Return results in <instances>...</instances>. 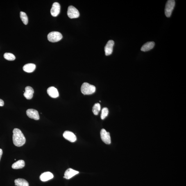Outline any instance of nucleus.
<instances>
[{
    "mask_svg": "<svg viewBox=\"0 0 186 186\" xmlns=\"http://www.w3.org/2000/svg\"><path fill=\"white\" fill-rule=\"evenodd\" d=\"M12 140L14 145L16 146H22L26 142V138L21 131L17 128L14 129L13 131Z\"/></svg>",
    "mask_w": 186,
    "mask_h": 186,
    "instance_id": "nucleus-1",
    "label": "nucleus"
},
{
    "mask_svg": "<svg viewBox=\"0 0 186 186\" xmlns=\"http://www.w3.org/2000/svg\"><path fill=\"white\" fill-rule=\"evenodd\" d=\"M81 90L82 94L84 95L92 94L96 92V88L94 85L85 83L82 85Z\"/></svg>",
    "mask_w": 186,
    "mask_h": 186,
    "instance_id": "nucleus-2",
    "label": "nucleus"
},
{
    "mask_svg": "<svg viewBox=\"0 0 186 186\" xmlns=\"http://www.w3.org/2000/svg\"><path fill=\"white\" fill-rule=\"evenodd\" d=\"M48 40L52 42H59L62 38L61 33L58 31H52L48 34L47 36Z\"/></svg>",
    "mask_w": 186,
    "mask_h": 186,
    "instance_id": "nucleus-3",
    "label": "nucleus"
},
{
    "mask_svg": "<svg viewBox=\"0 0 186 186\" xmlns=\"http://www.w3.org/2000/svg\"><path fill=\"white\" fill-rule=\"evenodd\" d=\"M175 5L174 0H169L167 1L165 9V15L167 17L171 16Z\"/></svg>",
    "mask_w": 186,
    "mask_h": 186,
    "instance_id": "nucleus-4",
    "label": "nucleus"
},
{
    "mask_svg": "<svg viewBox=\"0 0 186 186\" xmlns=\"http://www.w3.org/2000/svg\"><path fill=\"white\" fill-rule=\"evenodd\" d=\"M67 15L69 18L71 19L77 18L79 17V12L74 6H70L68 8Z\"/></svg>",
    "mask_w": 186,
    "mask_h": 186,
    "instance_id": "nucleus-5",
    "label": "nucleus"
},
{
    "mask_svg": "<svg viewBox=\"0 0 186 186\" xmlns=\"http://www.w3.org/2000/svg\"><path fill=\"white\" fill-rule=\"evenodd\" d=\"M101 135L102 140L105 144H109L111 143V140L109 132H107L103 129L101 131Z\"/></svg>",
    "mask_w": 186,
    "mask_h": 186,
    "instance_id": "nucleus-6",
    "label": "nucleus"
},
{
    "mask_svg": "<svg viewBox=\"0 0 186 186\" xmlns=\"http://www.w3.org/2000/svg\"><path fill=\"white\" fill-rule=\"evenodd\" d=\"M26 114L29 117L35 120H38L40 118L38 111L34 109H28L27 110Z\"/></svg>",
    "mask_w": 186,
    "mask_h": 186,
    "instance_id": "nucleus-7",
    "label": "nucleus"
},
{
    "mask_svg": "<svg viewBox=\"0 0 186 186\" xmlns=\"http://www.w3.org/2000/svg\"><path fill=\"white\" fill-rule=\"evenodd\" d=\"M114 44V42L112 40H109L107 43L105 47V55L106 56H109L112 54Z\"/></svg>",
    "mask_w": 186,
    "mask_h": 186,
    "instance_id": "nucleus-8",
    "label": "nucleus"
},
{
    "mask_svg": "<svg viewBox=\"0 0 186 186\" xmlns=\"http://www.w3.org/2000/svg\"><path fill=\"white\" fill-rule=\"evenodd\" d=\"M60 6L59 3L55 2L53 3L51 9V12L53 17H56L60 12Z\"/></svg>",
    "mask_w": 186,
    "mask_h": 186,
    "instance_id": "nucleus-9",
    "label": "nucleus"
},
{
    "mask_svg": "<svg viewBox=\"0 0 186 186\" xmlns=\"http://www.w3.org/2000/svg\"><path fill=\"white\" fill-rule=\"evenodd\" d=\"M63 137L67 140L71 142H74L77 140V137L72 132L66 131L64 132Z\"/></svg>",
    "mask_w": 186,
    "mask_h": 186,
    "instance_id": "nucleus-10",
    "label": "nucleus"
},
{
    "mask_svg": "<svg viewBox=\"0 0 186 186\" xmlns=\"http://www.w3.org/2000/svg\"><path fill=\"white\" fill-rule=\"evenodd\" d=\"M79 173V172L78 171L69 168L66 171L64 178L67 179H69L75 175L78 174Z\"/></svg>",
    "mask_w": 186,
    "mask_h": 186,
    "instance_id": "nucleus-11",
    "label": "nucleus"
},
{
    "mask_svg": "<svg viewBox=\"0 0 186 186\" xmlns=\"http://www.w3.org/2000/svg\"><path fill=\"white\" fill-rule=\"evenodd\" d=\"M34 92V89L31 87H26L25 89L24 96L27 99H31L33 97Z\"/></svg>",
    "mask_w": 186,
    "mask_h": 186,
    "instance_id": "nucleus-12",
    "label": "nucleus"
},
{
    "mask_svg": "<svg viewBox=\"0 0 186 186\" xmlns=\"http://www.w3.org/2000/svg\"><path fill=\"white\" fill-rule=\"evenodd\" d=\"M47 92L49 95L52 98H57L59 96L57 89L54 87H51L47 89Z\"/></svg>",
    "mask_w": 186,
    "mask_h": 186,
    "instance_id": "nucleus-13",
    "label": "nucleus"
},
{
    "mask_svg": "<svg viewBox=\"0 0 186 186\" xmlns=\"http://www.w3.org/2000/svg\"><path fill=\"white\" fill-rule=\"evenodd\" d=\"M53 178V175L49 172L42 173L40 176V180L43 182L47 181Z\"/></svg>",
    "mask_w": 186,
    "mask_h": 186,
    "instance_id": "nucleus-14",
    "label": "nucleus"
},
{
    "mask_svg": "<svg viewBox=\"0 0 186 186\" xmlns=\"http://www.w3.org/2000/svg\"><path fill=\"white\" fill-rule=\"evenodd\" d=\"M155 43L153 42H148L145 44L141 47V50L144 52L150 51L154 47Z\"/></svg>",
    "mask_w": 186,
    "mask_h": 186,
    "instance_id": "nucleus-15",
    "label": "nucleus"
},
{
    "mask_svg": "<svg viewBox=\"0 0 186 186\" xmlns=\"http://www.w3.org/2000/svg\"><path fill=\"white\" fill-rule=\"evenodd\" d=\"M36 66L34 64H28L25 65L23 67V69L27 72L31 73L35 70Z\"/></svg>",
    "mask_w": 186,
    "mask_h": 186,
    "instance_id": "nucleus-16",
    "label": "nucleus"
},
{
    "mask_svg": "<svg viewBox=\"0 0 186 186\" xmlns=\"http://www.w3.org/2000/svg\"><path fill=\"white\" fill-rule=\"evenodd\" d=\"M25 166L24 161L23 160H19L12 164V169H20L24 168Z\"/></svg>",
    "mask_w": 186,
    "mask_h": 186,
    "instance_id": "nucleus-17",
    "label": "nucleus"
},
{
    "mask_svg": "<svg viewBox=\"0 0 186 186\" xmlns=\"http://www.w3.org/2000/svg\"><path fill=\"white\" fill-rule=\"evenodd\" d=\"M15 185L17 186H29L28 182L24 179L18 178L15 180Z\"/></svg>",
    "mask_w": 186,
    "mask_h": 186,
    "instance_id": "nucleus-18",
    "label": "nucleus"
},
{
    "mask_svg": "<svg viewBox=\"0 0 186 186\" xmlns=\"http://www.w3.org/2000/svg\"><path fill=\"white\" fill-rule=\"evenodd\" d=\"M101 110V105L99 103L95 104L92 108V112L95 115H97Z\"/></svg>",
    "mask_w": 186,
    "mask_h": 186,
    "instance_id": "nucleus-19",
    "label": "nucleus"
},
{
    "mask_svg": "<svg viewBox=\"0 0 186 186\" xmlns=\"http://www.w3.org/2000/svg\"><path fill=\"white\" fill-rule=\"evenodd\" d=\"M20 17L23 22L25 25L28 24V17L26 14L25 12H20Z\"/></svg>",
    "mask_w": 186,
    "mask_h": 186,
    "instance_id": "nucleus-20",
    "label": "nucleus"
},
{
    "mask_svg": "<svg viewBox=\"0 0 186 186\" xmlns=\"http://www.w3.org/2000/svg\"><path fill=\"white\" fill-rule=\"evenodd\" d=\"M4 58L6 59L9 61H13L15 60L16 57L14 55L10 53H6L3 55Z\"/></svg>",
    "mask_w": 186,
    "mask_h": 186,
    "instance_id": "nucleus-21",
    "label": "nucleus"
},
{
    "mask_svg": "<svg viewBox=\"0 0 186 186\" xmlns=\"http://www.w3.org/2000/svg\"><path fill=\"white\" fill-rule=\"evenodd\" d=\"M109 114V110L108 108L105 107L102 110L101 118V119L104 120L107 116Z\"/></svg>",
    "mask_w": 186,
    "mask_h": 186,
    "instance_id": "nucleus-22",
    "label": "nucleus"
},
{
    "mask_svg": "<svg viewBox=\"0 0 186 186\" xmlns=\"http://www.w3.org/2000/svg\"><path fill=\"white\" fill-rule=\"evenodd\" d=\"M4 105V101H3V100L0 99V106L2 107Z\"/></svg>",
    "mask_w": 186,
    "mask_h": 186,
    "instance_id": "nucleus-23",
    "label": "nucleus"
},
{
    "mask_svg": "<svg viewBox=\"0 0 186 186\" xmlns=\"http://www.w3.org/2000/svg\"><path fill=\"white\" fill-rule=\"evenodd\" d=\"M3 154V150L1 149H0V160H1V158L2 155Z\"/></svg>",
    "mask_w": 186,
    "mask_h": 186,
    "instance_id": "nucleus-24",
    "label": "nucleus"
}]
</instances>
